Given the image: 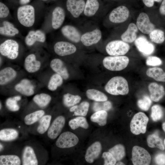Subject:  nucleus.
Returning <instances> with one entry per match:
<instances>
[{"label": "nucleus", "instance_id": "obj_45", "mask_svg": "<svg viewBox=\"0 0 165 165\" xmlns=\"http://www.w3.org/2000/svg\"><path fill=\"white\" fill-rule=\"evenodd\" d=\"M163 115V111L160 106L156 105L152 107L151 117L153 121L156 122L160 120L162 118Z\"/></svg>", "mask_w": 165, "mask_h": 165}, {"label": "nucleus", "instance_id": "obj_34", "mask_svg": "<svg viewBox=\"0 0 165 165\" xmlns=\"http://www.w3.org/2000/svg\"><path fill=\"white\" fill-rule=\"evenodd\" d=\"M89 104L87 101H83L79 105H74L71 107L69 111L74 112V115L85 116L87 114L89 107Z\"/></svg>", "mask_w": 165, "mask_h": 165}, {"label": "nucleus", "instance_id": "obj_38", "mask_svg": "<svg viewBox=\"0 0 165 165\" xmlns=\"http://www.w3.org/2000/svg\"><path fill=\"white\" fill-rule=\"evenodd\" d=\"M51 97L50 95L46 93H41L35 95L33 98L34 101L39 107H46L50 102Z\"/></svg>", "mask_w": 165, "mask_h": 165}, {"label": "nucleus", "instance_id": "obj_37", "mask_svg": "<svg viewBox=\"0 0 165 165\" xmlns=\"http://www.w3.org/2000/svg\"><path fill=\"white\" fill-rule=\"evenodd\" d=\"M147 142L150 148H157L163 151L165 149L162 140L156 134L149 135L147 138Z\"/></svg>", "mask_w": 165, "mask_h": 165}, {"label": "nucleus", "instance_id": "obj_23", "mask_svg": "<svg viewBox=\"0 0 165 165\" xmlns=\"http://www.w3.org/2000/svg\"><path fill=\"white\" fill-rule=\"evenodd\" d=\"M46 40V35L42 31L31 30L29 32L25 39L26 44L29 46L33 45L36 42H44Z\"/></svg>", "mask_w": 165, "mask_h": 165}, {"label": "nucleus", "instance_id": "obj_29", "mask_svg": "<svg viewBox=\"0 0 165 165\" xmlns=\"http://www.w3.org/2000/svg\"><path fill=\"white\" fill-rule=\"evenodd\" d=\"M3 26L0 28V34L1 35L13 36L18 34V29L14 27L11 23L7 21L3 22Z\"/></svg>", "mask_w": 165, "mask_h": 165}, {"label": "nucleus", "instance_id": "obj_30", "mask_svg": "<svg viewBox=\"0 0 165 165\" xmlns=\"http://www.w3.org/2000/svg\"><path fill=\"white\" fill-rule=\"evenodd\" d=\"M19 133L16 129L6 128L0 131V139L2 141H9L16 139L18 137Z\"/></svg>", "mask_w": 165, "mask_h": 165}, {"label": "nucleus", "instance_id": "obj_47", "mask_svg": "<svg viewBox=\"0 0 165 165\" xmlns=\"http://www.w3.org/2000/svg\"><path fill=\"white\" fill-rule=\"evenodd\" d=\"M152 103V100L147 96H144L142 98L139 99L137 102L139 107L143 110L147 111L150 107Z\"/></svg>", "mask_w": 165, "mask_h": 165}, {"label": "nucleus", "instance_id": "obj_55", "mask_svg": "<svg viewBox=\"0 0 165 165\" xmlns=\"http://www.w3.org/2000/svg\"><path fill=\"white\" fill-rule=\"evenodd\" d=\"M116 165H125V164L123 163V162H121V161H118V162L117 163H116Z\"/></svg>", "mask_w": 165, "mask_h": 165}, {"label": "nucleus", "instance_id": "obj_58", "mask_svg": "<svg viewBox=\"0 0 165 165\" xmlns=\"http://www.w3.org/2000/svg\"><path fill=\"white\" fill-rule=\"evenodd\" d=\"M164 145H165V139L164 140Z\"/></svg>", "mask_w": 165, "mask_h": 165}, {"label": "nucleus", "instance_id": "obj_5", "mask_svg": "<svg viewBox=\"0 0 165 165\" xmlns=\"http://www.w3.org/2000/svg\"><path fill=\"white\" fill-rule=\"evenodd\" d=\"M129 44L123 40H115L108 43L105 47L107 53L111 56H123L130 49Z\"/></svg>", "mask_w": 165, "mask_h": 165}, {"label": "nucleus", "instance_id": "obj_52", "mask_svg": "<svg viewBox=\"0 0 165 165\" xmlns=\"http://www.w3.org/2000/svg\"><path fill=\"white\" fill-rule=\"evenodd\" d=\"M145 5L148 7H152L155 2L160 3L162 2L163 0H142Z\"/></svg>", "mask_w": 165, "mask_h": 165}, {"label": "nucleus", "instance_id": "obj_49", "mask_svg": "<svg viewBox=\"0 0 165 165\" xmlns=\"http://www.w3.org/2000/svg\"><path fill=\"white\" fill-rule=\"evenodd\" d=\"M102 157L104 160L105 165H114L117 160L109 152H105L102 154Z\"/></svg>", "mask_w": 165, "mask_h": 165}, {"label": "nucleus", "instance_id": "obj_33", "mask_svg": "<svg viewBox=\"0 0 165 165\" xmlns=\"http://www.w3.org/2000/svg\"><path fill=\"white\" fill-rule=\"evenodd\" d=\"M45 113L44 111L41 110L30 113L24 117V122L27 125H32L40 120L44 116Z\"/></svg>", "mask_w": 165, "mask_h": 165}, {"label": "nucleus", "instance_id": "obj_15", "mask_svg": "<svg viewBox=\"0 0 165 165\" xmlns=\"http://www.w3.org/2000/svg\"><path fill=\"white\" fill-rule=\"evenodd\" d=\"M134 43L138 50L145 55H150L154 51V46L145 37L140 36L137 38Z\"/></svg>", "mask_w": 165, "mask_h": 165}, {"label": "nucleus", "instance_id": "obj_36", "mask_svg": "<svg viewBox=\"0 0 165 165\" xmlns=\"http://www.w3.org/2000/svg\"><path fill=\"white\" fill-rule=\"evenodd\" d=\"M52 119L50 115L43 116L40 119L39 124L37 128V131L40 134H43L48 130Z\"/></svg>", "mask_w": 165, "mask_h": 165}, {"label": "nucleus", "instance_id": "obj_22", "mask_svg": "<svg viewBox=\"0 0 165 165\" xmlns=\"http://www.w3.org/2000/svg\"><path fill=\"white\" fill-rule=\"evenodd\" d=\"M65 12L64 9L59 6L56 7L52 13V26L53 29H57L63 24L65 18Z\"/></svg>", "mask_w": 165, "mask_h": 165}, {"label": "nucleus", "instance_id": "obj_17", "mask_svg": "<svg viewBox=\"0 0 165 165\" xmlns=\"http://www.w3.org/2000/svg\"><path fill=\"white\" fill-rule=\"evenodd\" d=\"M22 164L23 165H37L38 161L34 149L31 146H25L22 155Z\"/></svg>", "mask_w": 165, "mask_h": 165}, {"label": "nucleus", "instance_id": "obj_26", "mask_svg": "<svg viewBox=\"0 0 165 165\" xmlns=\"http://www.w3.org/2000/svg\"><path fill=\"white\" fill-rule=\"evenodd\" d=\"M16 71L10 67L5 68L0 71V84L5 85L13 80L16 76Z\"/></svg>", "mask_w": 165, "mask_h": 165}, {"label": "nucleus", "instance_id": "obj_56", "mask_svg": "<svg viewBox=\"0 0 165 165\" xmlns=\"http://www.w3.org/2000/svg\"><path fill=\"white\" fill-rule=\"evenodd\" d=\"M162 128L163 131L165 132V122L163 123L162 125Z\"/></svg>", "mask_w": 165, "mask_h": 165}, {"label": "nucleus", "instance_id": "obj_16", "mask_svg": "<svg viewBox=\"0 0 165 165\" xmlns=\"http://www.w3.org/2000/svg\"><path fill=\"white\" fill-rule=\"evenodd\" d=\"M148 89L150 94V98L155 102H158L161 100L165 95V89L161 84L155 82L150 83Z\"/></svg>", "mask_w": 165, "mask_h": 165}, {"label": "nucleus", "instance_id": "obj_41", "mask_svg": "<svg viewBox=\"0 0 165 165\" xmlns=\"http://www.w3.org/2000/svg\"><path fill=\"white\" fill-rule=\"evenodd\" d=\"M150 39L153 42L161 44L165 40L164 32L159 29H155L149 34Z\"/></svg>", "mask_w": 165, "mask_h": 165}, {"label": "nucleus", "instance_id": "obj_59", "mask_svg": "<svg viewBox=\"0 0 165 165\" xmlns=\"http://www.w3.org/2000/svg\"><path fill=\"white\" fill-rule=\"evenodd\" d=\"M43 0V1H46L47 0Z\"/></svg>", "mask_w": 165, "mask_h": 165}, {"label": "nucleus", "instance_id": "obj_19", "mask_svg": "<svg viewBox=\"0 0 165 165\" xmlns=\"http://www.w3.org/2000/svg\"><path fill=\"white\" fill-rule=\"evenodd\" d=\"M62 35L70 41L78 43L81 41V35L79 30L75 27L71 25L64 26L61 29Z\"/></svg>", "mask_w": 165, "mask_h": 165}, {"label": "nucleus", "instance_id": "obj_10", "mask_svg": "<svg viewBox=\"0 0 165 165\" xmlns=\"http://www.w3.org/2000/svg\"><path fill=\"white\" fill-rule=\"evenodd\" d=\"M130 11L125 6H119L113 9L110 13L109 18L110 21L113 23H120L126 21L128 18Z\"/></svg>", "mask_w": 165, "mask_h": 165}, {"label": "nucleus", "instance_id": "obj_25", "mask_svg": "<svg viewBox=\"0 0 165 165\" xmlns=\"http://www.w3.org/2000/svg\"><path fill=\"white\" fill-rule=\"evenodd\" d=\"M138 31L136 24L133 23H130L126 31L121 35L122 40L127 43L133 42L137 38Z\"/></svg>", "mask_w": 165, "mask_h": 165}, {"label": "nucleus", "instance_id": "obj_4", "mask_svg": "<svg viewBox=\"0 0 165 165\" xmlns=\"http://www.w3.org/2000/svg\"><path fill=\"white\" fill-rule=\"evenodd\" d=\"M148 121V118L144 113L140 112L136 114L130 122L131 132L135 135L145 133Z\"/></svg>", "mask_w": 165, "mask_h": 165}, {"label": "nucleus", "instance_id": "obj_43", "mask_svg": "<svg viewBox=\"0 0 165 165\" xmlns=\"http://www.w3.org/2000/svg\"><path fill=\"white\" fill-rule=\"evenodd\" d=\"M81 99L80 96L67 93L63 97V103L67 107H70L75 105L80 102Z\"/></svg>", "mask_w": 165, "mask_h": 165}, {"label": "nucleus", "instance_id": "obj_53", "mask_svg": "<svg viewBox=\"0 0 165 165\" xmlns=\"http://www.w3.org/2000/svg\"><path fill=\"white\" fill-rule=\"evenodd\" d=\"M159 12L160 15L165 16V0H163L159 9Z\"/></svg>", "mask_w": 165, "mask_h": 165}, {"label": "nucleus", "instance_id": "obj_46", "mask_svg": "<svg viewBox=\"0 0 165 165\" xmlns=\"http://www.w3.org/2000/svg\"><path fill=\"white\" fill-rule=\"evenodd\" d=\"M112 107L111 103L108 101L94 102L93 104V109L94 111L97 112L101 110L106 111L110 110Z\"/></svg>", "mask_w": 165, "mask_h": 165}, {"label": "nucleus", "instance_id": "obj_18", "mask_svg": "<svg viewBox=\"0 0 165 165\" xmlns=\"http://www.w3.org/2000/svg\"><path fill=\"white\" fill-rule=\"evenodd\" d=\"M102 150L101 144L99 141L92 144L87 149L85 155L86 161L89 163H93L99 156Z\"/></svg>", "mask_w": 165, "mask_h": 165}, {"label": "nucleus", "instance_id": "obj_14", "mask_svg": "<svg viewBox=\"0 0 165 165\" xmlns=\"http://www.w3.org/2000/svg\"><path fill=\"white\" fill-rule=\"evenodd\" d=\"M85 3L84 0H67L66 7L73 16L77 18L83 12Z\"/></svg>", "mask_w": 165, "mask_h": 165}, {"label": "nucleus", "instance_id": "obj_51", "mask_svg": "<svg viewBox=\"0 0 165 165\" xmlns=\"http://www.w3.org/2000/svg\"><path fill=\"white\" fill-rule=\"evenodd\" d=\"M155 160L158 165H165V154L160 153L155 157Z\"/></svg>", "mask_w": 165, "mask_h": 165}, {"label": "nucleus", "instance_id": "obj_3", "mask_svg": "<svg viewBox=\"0 0 165 165\" xmlns=\"http://www.w3.org/2000/svg\"><path fill=\"white\" fill-rule=\"evenodd\" d=\"M17 17L20 23L27 27L32 26L35 21V10L30 5H26L18 8Z\"/></svg>", "mask_w": 165, "mask_h": 165}, {"label": "nucleus", "instance_id": "obj_1", "mask_svg": "<svg viewBox=\"0 0 165 165\" xmlns=\"http://www.w3.org/2000/svg\"><path fill=\"white\" fill-rule=\"evenodd\" d=\"M105 89L107 93L114 95H126L129 92L128 82L121 76L112 78L105 85Z\"/></svg>", "mask_w": 165, "mask_h": 165}, {"label": "nucleus", "instance_id": "obj_57", "mask_svg": "<svg viewBox=\"0 0 165 165\" xmlns=\"http://www.w3.org/2000/svg\"><path fill=\"white\" fill-rule=\"evenodd\" d=\"M0 109H1V108H2V105L1 104V102H0Z\"/></svg>", "mask_w": 165, "mask_h": 165}, {"label": "nucleus", "instance_id": "obj_21", "mask_svg": "<svg viewBox=\"0 0 165 165\" xmlns=\"http://www.w3.org/2000/svg\"><path fill=\"white\" fill-rule=\"evenodd\" d=\"M15 90L21 94L27 96L34 93V87L31 81L27 79H22L15 86Z\"/></svg>", "mask_w": 165, "mask_h": 165}, {"label": "nucleus", "instance_id": "obj_6", "mask_svg": "<svg viewBox=\"0 0 165 165\" xmlns=\"http://www.w3.org/2000/svg\"><path fill=\"white\" fill-rule=\"evenodd\" d=\"M19 45L16 41L8 39L5 40L0 45V53L2 56L14 60L19 54Z\"/></svg>", "mask_w": 165, "mask_h": 165}, {"label": "nucleus", "instance_id": "obj_12", "mask_svg": "<svg viewBox=\"0 0 165 165\" xmlns=\"http://www.w3.org/2000/svg\"><path fill=\"white\" fill-rule=\"evenodd\" d=\"M76 48L73 44L65 41L56 42L54 46L55 53L61 56H64L72 54L76 51Z\"/></svg>", "mask_w": 165, "mask_h": 165}, {"label": "nucleus", "instance_id": "obj_24", "mask_svg": "<svg viewBox=\"0 0 165 165\" xmlns=\"http://www.w3.org/2000/svg\"><path fill=\"white\" fill-rule=\"evenodd\" d=\"M41 63L36 59L35 55L34 54L28 55L25 58L24 66L26 71L30 73L37 72L40 69Z\"/></svg>", "mask_w": 165, "mask_h": 165}, {"label": "nucleus", "instance_id": "obj_8", "mask_svg": "<svg viewBox=\"0 0 165 165\" xmlns=\"http://www.w3.org/2000/svg\"><path fill=\"white\" fill-rule=\"evenodd\" d=\"M79 141L78 137L75 134L70 131L62 133L56 142V145L59 148H69L76 145Z\"/></svg>", "mask_w": 165, "mask_h": 165}, {"label": "nucleus", "instance_id": "obj_28", "mask_svg": "<svg viewBox=\"0 0 165 165\" xmlns=\"http://www.w3.org/2000/svg\"><path fill=\"white\" fill-rule=\"evenodd\" d=\"M99 4L97 0H87L83 11L86 16L90 17L94 15L98 10Z\"/></svg>", "mask_w": 165, "mask_h": 165}, {"label": "nucleus", "instance_id": "obj_44", "mask_svg": "<svg viewBox=\"0 0 165 165\" xmlns=\"http://www.w3.org/2000/svg\"><path fill=\"white\" fill-rule=\"evenodd\" d=\"M21 99V97L20 96H16L9 97L6 101V106L11 111L13 112L18 111L20 109V106L18 104L17 101Z\"/></svg>", "mask_w": 165, "mask_h": 165}, {"label": "nucleus", "instance_id": "obj_13", "mask_svg": "<svg viewBox=\"0 0 165 165\" xmlns=\"http://www.w3.org/2000/svg\"><path fill=\"white\" fill-rule=\"evenodd\" d=\"M101 37V31L99 29L96 28L81 35V41L85 46H89L97 43Z\"/></svg>", "mask_w": 165, "mask_h": 165}, {"label": "nucleus", "instance_id": "obj_9", "mask_svg": "<svg viewBox=\"0 0 165 165\" xmlns=\"http://www.w3.org/2000/svg\"><path fill=\"white\" fill-rule=\"evenodd\" d=\"M136 25L142 33L149 34L155 29V25L151 22L148 14L144 12L140 13L137 17Z\"/></svg>", "mask_w": 165, "mask_h": 165}, {"label": "nucleus", "instance_id": "obj_35", "mask_svg": "<svg viewBox=\"0 0 165 165\" xmlns=\"http://www.w3.org/2000/svg\"><path fill=\"white\" fill-rule=\"evenodd\" d=\"M108 113L106 111L101 110L96 112L90 117L91 121L97 123L100 126H104L107 123Z\"/></svg>", "mask_w": 165, "mask_h": 165}, {"label": "nucleus", "instance_id": "obj_48", "mask_svg": "<svg viewBox=\"0 0 165 165\" xmlns=\"http://www.w3.org/2000/svg\"><path fill=\"white\" fill-rule=\"evenodd\" d=\"M146 64L148 66L156 67L161 65L162 64V61L157 57L150 56L147 58Z\"/></svg>", "mask_w": 165, "mask_h": 165}, {"label": "nucleus", "instance_id": "obj_11", "mask_svg": "<svg viewBox=\"0 0 165 165\" xmlns=\"http://www.w3.org/2000/svg\"><path fill=\"white\" fill-rule=\"evenodd\" d=\"M65 123L64 117L60 116L53 120L47 130V135L50 139H54L60 134Z\"/></svg>", "mask_w": 165, "mask_h": 165}, {"label": "nucleus", "instance_id": "obj_32", "mask_svg": "<svg viewBox=\"0 0 165 165\" xmlns=\"http://www.w3.org/2000/svg\"><path fill=\"white\" fill-rule=\"evenodd\" d=\"M86 94L89 99L96 101H105L108 100V97L105 94L96 89H88L86 91Z\"/></svg>", "mask_w": 165, "mask_h": 165}, {"label": "nucleus", "instance_id": "obj_54", "mask_svg": "<svg viewBox=\"0 0 165 165\" xmlns=\"http://www.w3.org/2000/svg\"><path fill=\"white\" fill-rule=\"evenodd\" d=\"M30 2V0H20V3L21 4H26Z\"/></svg>", "mask_w": 165, "mask_h": 165}, {"label": "nucleus", "instance_id": "obj_39", "mask_svg": "<svg viewBox=\"0 0 165 165\" xmlns=\"http://www.w3.org/2000/svg\"><path fill=\"white\" fill-rule=\"evenodd\" d=\"M69 125L72 130H75L79 127L87 129L89 124L86 119L82 116H79L71 120L69 122Z\"/></svg>", "mask_w": 165, "mask_h": 165}, {"label": "nucleus", "instance_id": "obj_2", "mask_svg": "<svg viewBox=\"0 0 165 165\" xmlns=\"http://www.w3.org/2000/svg\"><path fill=\"white\" fill-rule=\"evenodd\" d=\"M129 58L126 56H109L103 60L104 66L107 69L113 71L122 70L126 68L129 62Z\"/></svg>", "mask_w": 165, "mask_h": 165}, {"label": "nucleus", "instance_id": "obj_42", "mask_svg": "<svg viewBox=\"0 0 165 165\" xmlns=\"http://www.w3.org/2000/svg\"><path fill=\"white\" fill-rule=\"evenodd\" d=\"M108 152H110L117 161L122 160L125 156V148L121 144H118L110 148Z\"/></svg>", "mask_w": 165, "mask_h": 165}, {"label": "nucleus", "instance_id": "obj_40", "mask_svg": "<svg viewBox=\"0 0 165 165\" xmlns=\"http://www.w3.org/2000/svg\"><path fill=\"white\" fill-rule=\"evenodd\" d=\"M63 78L59 75L55 73L52 75L48 82L47 87L51 91H54L63 83Z\"/></svg>", "mask_w": 165, "mask_h": 165}, {"label": "nucleus", "instance_id": "obj_20", "mask_svg": "<svg viewBox=\"0 0 165 165\" xmlns=\"http://www.w3.org/2000/svg\"><path fill=\"white\" fill-rule=\"evenodd\" d=\"M50 65L52 70L60 75L63 79H68L69 74L68 69L61 60L58 58L54 59L51 61Z\"/></svg>", "mask_w": 165, "mask_h": 165}, {"label": "nucleus", "instance_id": "obj_50", "mask_svg": "<svg viewBox=\"0 0 165 165\" xmlns=\"http://www.w3.org/2000/svg\"><path fill=\"white\" fill-rule=\"evenodd\" d=\"M9 10L8 7L2 2H0V17L5 18L8 16L9 13Z\"/></svg>", "mask_w": 165, "mask_h": 165}, {"label": "nucleus", "instance_id": "obj_27", "mask_svg": "<svg viewBox=\"0 0 165 165\" xmlns=\"http://www.w3.org/2000/svg\"><path fill=\"white\" fill-rule=\"evenodd\" d=\"M146 74L156 81L165 82V72L161 68L154 67L148 68Z\"/></svg>", "mask_w": 165, "mask_h": 165}, {"label": "nucleus", "instance_id": "obj_7", "mask_svg": "<svg viewBox=\"0 0 165 165\" xmlns=\"http://www.w3.org/2000/svg\"><path fill=\"white\" fill-rule=\"evenodd\" d=\"M131 160L134 165H148L151 161V156L145 148L134 146L132 150Z\"/></svg>", "mask_w": 165, "mask_h": 165}, {"label": "nucleus", "instance_id": "obj_31", "mask_svg": "<svg viewBox=\"0 0 165 165\" xmlns=\"http://www.w3.org/2000/svg\"><path fill=\"white\" fill-rule=\"evenodd\" d=\"M21 164V160L17 155H6L0 156V165H20Z\"/></svg>", "mask_w": 165, "mask_h": 165}]
</instances>
